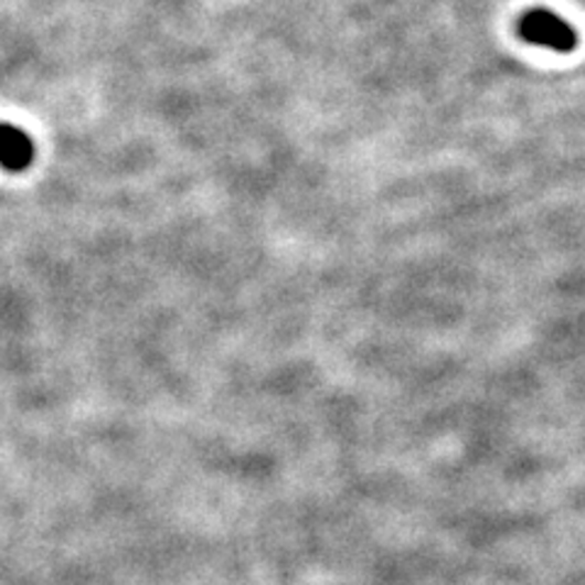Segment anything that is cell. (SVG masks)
<instances>
[{"mask_svg": "<svg viewBox=\"0 0 585 585\" xmlns=\"http://www.w3.org/2000/svg\"><path fill=\"white\" fill-rule=\"evenodd\" d=\"M520 34L530 44H540L554 52H573L578 44L576 30L566 20L549 13V10H532V13H526L520 20Z\"/></svg>", "mask_w": 585, "mask_h": 585, "instance_id": "1", "label": "cell"}, {"mask_svg": "<svg viewBox=\"0 0 585 585\" xmlns=\"http://www.w3.org/2000/svg\"><path fill=\"white\" fill-rule=\"evenodd\" d=\"M34 159V145L15 125L0 123V167L8 171H25Z\"/></svg>", "mask_w": 585, "mask_h": 585, "instance_id": "2", "label": "cell"}]
</instances>
